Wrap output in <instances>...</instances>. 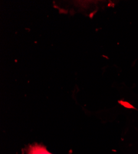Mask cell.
Segmentation results:
<instances>
[{"instance_id": "6da1fadb", "label": "cell", "mask_w": 138, "mask_h": 154, "mask_svg": "<svg viewBox=\"0 0 138 154\" xmlns=\"http://www.w3.org/2000/svg\"><path fill=\"white\" fill-rule=\"evenodd\" d=\"M27 154H53V153L49 152L44 146L35 144L29 146L27 149Z\"/></svg>"}, {"instance_id": "7a4b0ae2", "label": "cell", "mask_w": 138, "mask_h": 154, "mask_svg": "<svg viewBox=\"0 0 138 154\" xmlns=\"http://www.w3.org/2000/svg\"><path fill=\"white\" fill-rule=\"evenodd\" d=\"M22 154H24V153H22Z\"/></svg>"}]
</instances>
